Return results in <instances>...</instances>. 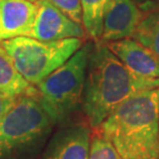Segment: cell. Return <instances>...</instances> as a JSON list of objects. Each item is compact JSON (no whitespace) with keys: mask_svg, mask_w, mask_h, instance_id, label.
<instances>
[{"mask_svg":"<svg viewBox=\"0 0 159 159\" xmlns=\"http://www.w3.org/2000/svg\"><path fill=\"white\" fill-rule=\"evenodd\" d=\"M159 88V79L141 77L129 70L106 43L93 44L89 57L82 109L93 130L117 107L139 92Z\"/></svg>","mask_w":159,"mask_h":159,"instance_id":"cell-1","label":"cell"},{"mask_svg":"<svg viewBox=\"0 0 159 159\" xmlns=\"http://www.w3.org/2000/svg\"><path fill=\"white\" fill-rule=\"evenodd\" d=\"M158 89L129 97L95 129L122 159H159Z\"/></svg>","mask_w":159,"mask_h":159,"instance_id":"cell-2","label":"cell"},{"mask_svg":"<svg viewBox=\"0 0 159 159\" xmlns=\"http://www.w3.org/2000/svg\"><path fill=\"white\" fill-rule=\"evenodd\" d=\"M54 125L36 90L16 97L0 121V159H36Z\"/></svg>","mask_w":159,"mask_h":159,"instance_id":"cell-3","label":"cell"},{"mask_svg":"<svg viewBox=\"0 0 159 159\" xmlns=\"http://www.w3.org/2000/svg\"><path fill=\"white\" fill-rule=\"evenodd\" d=\"M92 47V43H84L64 64L35 86L41 106L55 124L65 123L82 106Z\"/></svg>","mask_w":159,"mask_h":159,"instance_id":"cell-4","label":"cell"},{"mask_svg":"<svg viewBox=\"0 0 159 159\" xmlns=\"http://www.w3.org/2000/svg\"><path fill=\"white\" fill-rule=\"evenodd\" d=\"M22 78L37 86L63 65L84 44L83 39L41 41L22 36L0 43Z\"/></svg>","mask_w":159,"mask_h":159,"instance_id":"cell-5","label":"cell"},{"mask_svg":"<svg viewBox=\"0 0 159 159\" xmlns=\"http://www.w3.org/2000/svg\"><path fill=\"white\" fill-rule=\"evenodd\" d=\"M37 14L28 37L41 41L83 39L86 35L82 25L75 23L61 9L48 0H37Z\"/></svg>","mask_w":159,"mask_h":159,"instance_id":"cell-6","label":"cell"},{"mask_svg":"<svg viewBox=\"0 0 159 159\" xmlns=\"http://www.w3.org/2000/svg\"><path fill=\"white\" fill-rule=\"evenodd\" d=\"M91 128L86 124H70L54 134L41 154V159H88Z\"/></svg>","mask_w":159,"mask_h":159,"instance_id":"cell-7","label":"cell"},{"mask_svg":"<svg viewBox=\"0 0 159 159\" xmlns=\"http://www.w3.org/2000/svg\"><path fill=\"white\" fill-rule=\"evenodd\" d=\"M143 15L141 7L132 0H113L104 16L99 43L131 39Z\"/></svg>","mask_w":159,"mask_h":159,"instance_id":"cell-8","label":"cell"},{"mask_svg":"<svg viewBox=\"0 0 159 159\" xmlns=\"http://www.w3.org/2000/svg\"><path fill=\"white\" fill-rule=\"evenodd\" d=\"M37 9V1L0 0V43L29 36Z\"/></svg>","mask_w":159,"mask_h":159,"instance_id":"cell-9","label":"cell"},{"mask_svg":"<svg viewBox=\"0 0 159 159\" xmlns=\"http://www.w3.org/2000/svg\"><path fill=\"white\" fill-rule=\"evenodd\" d=\"M107 47L129 70L141 77L159 79V59L133 39L107 43Z\"/></svg>","mask_w":159,"mask_h":159,"instance_id":"cell-10","label":"cell"},{"mask_svg":"<svg viewBox=\"0 0 159 159\" xmlns=\"http://www.w3.org/2000/svg\"><path fill=\"white\" fill-rule=\"evenodd\" d=\"M35 90L34 86L30 85L19 74L11 56L0 43V94L15 98Z\"/></svg>","mask_w":159,"mask_h":159,"instance_id":"cell-11","label":"cell"},{"mask_svg":"<svg viewBox=\"0 0 159 159\" xmlns=\"http://www.w3.org/2000/svg\"><path fill=\"white\" fill-rule=\"evenodd\" d=\"M113 0H81L82 23L86 34L99 43L103 20Z\"/></svg>","mask_w":159,"mask_h":159,"instance_id":"cell-12","label":"cell"},{"mask_svg":"<svg viewBox=\"0 0 159 159\" xmlns=\"http://www.w3.org/2000/svg\"><path fill=\"white\" fill-rule=\"evenodd\" d=\"M131 39L149 49L159 59V4L143 15Z\"/></svg>","mask_w":159,"mask_h":159,"instance_id":"cell-13","label":"cell"},{"mask_svg":"<svg viewBox=\"0 0 159 159\" xmlns=\"http://www.w3.org/2000/svg\"><path fill=\"white\" fill-rule=\"evenodd\" d=\"M88 159H122L112 144L99 132L94 130L91 138L90 153Z\"/></svg>","mask_w":159,"mask_h":159,"instance_id":"cell-14","label":"cell"},{"mask_svg":"<svg viewBox=\"0 0 159 159\" xmlns=\"http://www.w3.org/2000/svg\"><path fill=\"white\" fill-rule=\"evenodd\" d=\"M67 15L71 20L83 26L81 0H48Z\"/></svg>","mask_w":159,"mask_h":159,"instance_id":"cell-15","label":"cell"},{"mask_svg":"<svg viewBox=\"0 0 159 159\" xmlns=\"http://www.w3.org/2000/svg\"><path fill=\"white\" fill-rule=\"evenodd\" d=\"M16 99V97H8L5 96L3 94H0V121L2 120L3 116L5 115L6 112L11 109V107L12 106L14 101Z\"/></svg>","mask_w":159,"mask_h":159,"instance_id":"cell-16","label":"cell"},{"mask_svg":"<svg viewBox=\"0 0 159 159\" xmlns=\"http://www.w3.org/2000/svg\"><path fill=\"white\" fill-rule=\"evenodd\" d=\"M133 1H146V0H133Z\"/></svg>","mask_w":159,"mask_h":159,"instance_id":"cell-17","label":"cell"},{"mask_svg":"<svg viewBox=\"0 0 159 159\" xmlns=\"http://www.w3.org/2000/svg\"><path fill=\"white\" fill-rule=\"evenodd\" d=\"M31 1H37V0H31Z\"/></svg>","mask_w":159,"mask_h":159,"instance_id":"cell-18","label":"cell"},{"mask_svg":"<svg viewBox=\"0 0 159 159\" xmlns=\"http://www.w3.org/2000/svg\"><path fill=\"white\" fill-rule=\"evenodd\" d=\"M158 93H159V89H158Z\"/></svg>","mask_w":159,"mask_h":159,"instance_id":"cell-19","label":"cell"}]
</instances>
